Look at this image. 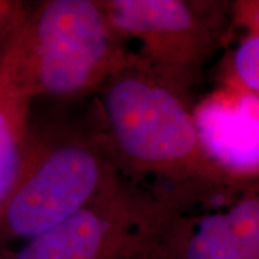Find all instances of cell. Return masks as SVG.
Here are the masks:
<instances>
[{"label":"cell","instance_id":"obj_1","mask_svg":"<svg viewBox=\"0 0 259 259\" xmlns=\"http://www.w3.org/2000/svg\"><path fill=\"white\" fill-rule=\"evenodd\" d=\"M95 98V120L122 176L151 179V187L194 204L241 194L202 147L190 90L128 52Z\"/></svg>","mask_w":259,"mask_h":259},{"label":"cell","instance_id":"obj_2","mask_svg":"<svg viewBox=\"0 0 259 259\" xmlns=\"http://www.w3.org/2000/svg\"><path fill=\"white\" fill-rule=\"evenodd\" d=\"M122 175L97 120L30 127L28 146L0 203V239L26 242L71 218Z\"/></svg>","mask_w":259,"mask_h":259},{"label":"cell","instance_id":"obj_3","mask_svg":"<svg viewBox=\"0 0 259 259\" xmlns=\"http://www.w3.org/2000/svg\"><path fill=\"white\" fill-rule=\"evenodd\" d=\"M22 49L35 100H76L95 94L128 54L101 0L26 5Z\"/></svg>","mask_w":259,"mask_h":259},{"label":"cell","instance_id":"obj_4","mask_svg":"<svg viewBox=\"0 0 259 259\" xmlns=\"http://www.w3.org/2000/svg\"><path fill=\"white\" fill-rule=\"evenodd\" d=\"M194 206L122 176L62 223L25 242L15 259H143L166 245Z\"/></svg>","mask_w":259,"mask_h":259},{"label":"cell","instance_id":"obj_5","mask_svg":"<svg viewBox=\"0 0 259 259\" xmlns=\"http://www.w3.org/2000/svg\"><path fill=\"white\" fill-rule=\"evenodd\" d=\"M115 33L134 39V55L192 90L202 69L232 32L231 2L101 0Z\"/></svg>","mask_w":259,"mask_h":259},{"label":"cell","instance_id":"obj_6","mask_svg":"<svg viewBox=\"0 0 259 259\" xmlns=\"http://www.w3.org/2000/svg\"><path fill=\"white\" fill-rule=\"evenodd\" d=\"M207 157L238 193L259 194V95L228 85L193 107Z\"/></svg>","mask_w":259,"mask_h":259},{"label":"cell","instance_id":"obj_7","mask_svg":"<svg viewBox=\"0 0 259 259\" xmlns=\"http://www.w3.org/2000/svg\"><path fill=\"white\" fill-rule=\"evenodd\" d=\"M187 213L170 232L168 259H259L258 193L236 194L204 214Z\"/></svg>","mask_w":259,"mask_h":259},{"label":"cell","instance_id":"obj_8","mask_svg":"<svg viewBox=\"0 0 259 259\" xmlns=\"http://www.w3.org/2000/svg\"><path fill=\"white\" fill-rule=\"evenodd\" d=\"M25 3L0 36V203L18 175L30 134L32 93L22 49Z\"/></svg>","mask_w":259,"mask_h":259},{"label":"cell","instance_id":"obj_9","mask_svg":"<svg viewBox=\"0 0 259 259\" xmlns=\"http://www.w3.org/2000/svg\"><path fill=\"white\" fill-rule=\"evenodd\" d=\"M259 95V33L246 36L231 58V83Z\"/></svg>","mask_w":259,"mask_h":259},{"label":"cell","instance_id":"obj_10","mask_svg":"<svg viewBox=\"0 0 259 259\" xmlns=\"http://www.w3.org/2000/svg\"><path fill=\"white\" fill-rule=\"evenodd\" d=\"M20 2H9V0H0V36L5 32V29L9 26L12 19L20 9Z\"/></svg>","mask_w":259,"mask_h":259}]
</instances>
